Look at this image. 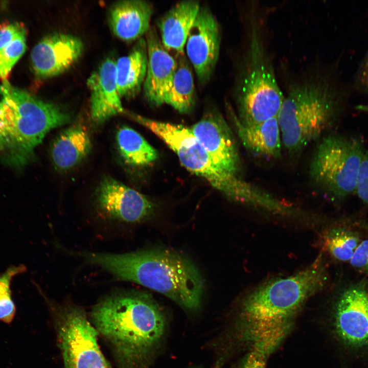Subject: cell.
Masks as SVG:
<instances>
[{"label":"cell","instance_id":"1","mask_svg":"<svg viewBox=\"0 0 368 368\" xmlns=\"http://www.w3.org/2000/svg\"><path fill=\"white\" fill-rule=\"evenodd\" d=\"M323 254L289 276L269 280L250 292L241 304L237 337L270 354L289 331L294 317L311 296L327 284Z\"/></svg>","mask_w":368,"mask_h":368},{"label":"cell","instance_id":"2","mask_svg":"<svg viewBox=\"0 0 368 368\" xmlns=\"http://www.w3.org/2000/svg\"><path fill=\"white\" fill-rule=\"evenodd\" d=\"M89 319L110 347L119 368H149L166 332L163 311L141 291L106 296L93 308Z\"/></svg>","mask_w":368,"mask_h":368},{"label":"cell","instance_id":"3","mask_svg":"<svg viewBox=\"0 0 368 368\" xmlns=\"http://www.w3.org/2000/svg\"><path fill=\"white\" fill-rule=\"evenodd\" d=\"M120 280L160 293L191 311L200 308L203 282L194 264L173 250L149 249L124 254L74 252Z\"/></svg>","mask_w":368,"mask_h":368},{"label":"cell","instance_id":"4","mask_svg":"<svg viewBox=\"0 0 368 368\" xmlns=\"http://www.w3.org/2000/svg\"><path fill=\"white\" fill-rule=\"evenodd\" d=\"M247 8L236 100L238 120L252 126L277 117L284 94L270 49L266 11L255 1H250Z\"/></svg>","mask_w":368,"mask_h":368},{"label":"cell","instance_id":"5","mask_svg":"<svg viewBox=\"0 0 368 368\" xmlns=\"http://www.w3.org/2000/svg\"><path fill=\"white\" fill-rule=\"evenodd\" d=\"M278 115L282 146L295 153L318 139L331 123L338 93L331 76L313 63L289 82Z\"/></svg>","mask_w":368,"mask_h":368},{"label":"cell","instance_id":"6","mask_svg":"<svg viewBox=\"0 0 368 368\" xmlns=\"http://www.w3.org/2000/svg\"><path fill=\"white\" fill-rule=\"evenodd\" d=\"M72 115L7 81L0 84V130L25 163L52 129L69 123Z\"/></svg>","mask_w":368,"mask_h":368},{"label":"cell","instance_id":"7","mask_svg":"<svg viewBox=\"0 0 368 368\" xmlns=\"http://www.w3.org/2000/svg\"><path fill=\"white\" fill-rule=\"evenodd\" d=\"M128 116L162 140L189 171L205 179L212 187L235 201L253 207L262 197L260 188L218 167L190 128L151 120L126 111Z\"/></svg>","mask_w":368,"mask_h":368},{"label":"cell","instance_id":"8","mask_svg":"<svg viewBox=\"0 0 368 368\" xmlns=\"http://www.w3.org/2000/svg\"><path fill=\"white\" fill-rule=\"evenodd\" d=\"M364 152L356 139L335 134L324 136L311 157L309 169L311 180L335 198L353 194Z\"/></svg>","mask_w":368,"mask_h":368},{"label":"cell","instance_id":"9","mask_svg":"<svg viewBox=\"0 0 368 368\" xmlns=\"http://www.w3.org/2000/svg\"><path fill=\"white\" fill-rule=\"evenodd\" d=\"M64 368H112L98 343V334L84 310L71 302L45 297Z\"/></svg>","mask_w":368,"mask_h":368},{"label":"cell","instance_id":"10","mask_svg":"<svg viewBox=\"0 0 368 368\" xmlns=\"http://www.w3.org/2000/svg\"><path fill=\"white\" fill-rule=\"evenodd\" d=\"M332 309L335 335L348 349H368V278L363 277L343 286Z\"/></svg>","mask_w":368,"mask_h":368},{"label":"cell","instance_id":"11","mask_svg":"<svg viewBox=\"0 0 368 368\" xmlns=\"http://www.w3.org/2000/svg\"><path fill=\"white\" fill-rule=\"evenodd\" d=\"M221 43L219 24L208 9L200 7L188 34L186 44L187 57L199 82L210 80L217 62Z\"/></svg>","mask_w":368,"mask_h":368},{"label":"cell","instance_id":"12","mask_svg":"<svg viewBox=\"0 0 368 368\" xmlns=\"http://www.w3.org/2000/svg\"><path fill=\"white\" fill-rule=\"evenodd\" d=\"M190 129L213 162L220 168L239 176L241 162L233 133L218 112L205 114Z\"/></svg>","mask_w":368,"mask_h":368},{"label":"cell","instance_id":"13","mask_svg":"<svg viewBox=\"0 0 368 368\" xmlns=\"http://www.w3.org/2000/svg\"><path fill=\"white\" fill-rule=\"evenodd\" d=\"M84 50L81 40L60 32L50 34L33 48L31 62L35 75L41 79L58 76L71 68Z\"/></svg>","mask_w":368,"mask_h":368},{"label":"cell","instance_id":"14","mask_svg":"<svg viewBox=\"0 0 368 368\" xmlns=\"http://www.w3.org/2000/svg\"><path fill=\"white\" fill-rule=\"evenodd\" d=\"M100 210L110 219L136 223L152 213L153 204L138 191L111 178L100 183L97 191Z\"/></svg>","mask_w":368,"mask_h":368},{"label":"cell","instance_id":"15","mask_svg":"<svg viewBox=\"0 0 368 368\" xmlns=\"http://www.w3.org/2000/svg\"><path fill=\"white\" fill-rule=\"evenodd\" d=\"M147 67L143 89L148 101L155 106L164 104L177 68L176 58L164 47L159 35L150 26L146 34Z\"/></svg>","mask_w":368,"mask_h":368},{"label":"cell","instance_id":"16","mask_svg":"<svg viewBox=\"0 0 368 368\" xmlns=\"http://www.w3.org/2000/svg\"><path fill=\"white\" fill-rule=\"evenodd\" d=\"M90 90V111L93 121L101 125L110 118L123 114L124 109L117 91L116 61L104 60L87 81Z\"/></svg>","mask_w":368,"mask_h":368},{"label":"cell","instance_id":"17","mask_svg":"<svg viewBox=\"0 0 368 368\" xmlns=\"http://www.w3.org/2000/svg\"><path fill=\"white\" fill-rule=\"evenodd\" d=\"M153 12L152 5L147 1H120L111 6L108 22L116 37L126 41L135 40L148 31Z\"/></svg>","mask_w":368,"mask_h":368},{"label":"cell","instance_id":"18","mask_svg":"<svg viewBox=\"0 0 368 368\" xmlns=\"http://www.w3.org/2000/svg\"><path fill=\"white\" fill-rule=\"evenodd\" d=\"M200 8L198 1H183L172 7L157 22L165 48L175 55L185 54L188 34Z\"/></svg>","mask_w":368,"mask_h":368},{"label":"cell","instance_id":"19","mask_svg":"<svg viewBox=\"0 0 368 368\" xmlns=\"http://www.w3.org/2000/svg\"><path fill=\"white\" fill-rule=\"evenodd\" d=\"M367 225L348 219L328 227L320 236L323 250L336 261L349 263L357 247L368 234Z\"/></svg>","mask_w":368,"mask_h":368},{"label":"cell","instance_id":"20","mask_svg":"<svg viewBox=\"0 0 368 368\" xmlns=\"http://www.w3.org/2000/svg\"><path fill=\"white\" fill-rule=\"evenodd\" d=\"M236 131L244 147L251 153L266 158L281 155L282 143L277 117L252 126H245L234 111L230 113Z\"/></svg>","mask_w":368,"mask_h":368},{"label":"cell","instance_id":"21","mask_svg":"<svg viewBox=\"0 0 368 368\" xmlns=\"http://www.w3.org/2000/svg\"><path fill=\"white\" fill-rule=\"evenodd\" d=\"M147 59L146 41L142 37L127 55L116 61L117 88L121 98H133L139 94L145 79Z\"/></svg>","mask_w":368,"mask_h":368},{"label":"cell","instance_id":"22","mask_svg":"<svg viewBox=\"0 0 368 368\" xmlns=\"http://www.w3.org/2000/svg\"><path fill=\"white\" fill-rule=\"evenodd\" d=\"M91 148V140L85 128L74 124L63 130L55 139L51 157L58 169L67 170L84 159Z\"/></svg>","mask_w":368,"mask_h":368},{"label":"cell","instance_id":"23","mask_svg":"<svg viewBox=\"0 0 368 368\" xmlns=\"http://www.w3.org/2000/svg\"><path fill=\"white\" fill-rule=\"evenodd\" d=\"M176 70L167 92L164 103L180 113L190 112L195 103L194 81L190 62L185 54L175 55Z\"/></svg>","mask_w":368,"mask_h":368},{"label":"cell","instance_id":"24","mask_svg":"<svg viewBox=\"0 0 368 368\" xmlns=\"http://www.w3.org/2000/svg\"><path fill=\"white\" fill-rule=\"evenodd\" d=\"M27 31L18 22L0 25V79L7 81L11 72L27 48Z\"/></svg>","mask_w":368,"mask_h":368},{"label":"cell","instance_id":"25","mask_svg":"<svg viewBox=\"0 0 368 368\" xmlns=\"http://www.w3.org/2000/svg\"><path fill=\"white\" fill-rule=\"evenodd\" d=\"M116 141L120 156L130 166H146L158 157L156 150L140 134L128 126L119 129Z\"/></svg>","mask_w":368,"mask_h":368},{"label":"cell","instance_id":"26","mask_svg":"<svg viewBox=\"0 0 368 368\" xmlns=\"http://www.w3.org/2000/svg\"><path fill=\"white\" fill-rule=\"evenodd\" d=\"M25 270L24 265L11 266L0 275V321L4 323H11L16 313L11 295V282L14 277Z\"/></svg>","mask_w":368,"mask_h":368},{"label":"cell","instance_id":"27","mask_svg":"<svg viewBox=\"0 0 368 368\" xmlns=\"http://www.w3.org/2000/svg\"><path fill=\"white\" fill-rule=\"evenodd\" d=\"M349 263L356 271L368 278V234L359 244Z\"/></svg>","mask_w":368,"mask_h":368},{"label":"cell","instance_id":"28","mask_svg":"<svg viewBox=\"0 0 368 368\" xmlns=\"http://www.w3.org/2000/svg\"><path fill=\"white\" fill-rule=\"evenodd\" d=\"M356 193L368 205V151H364L361 163Z\"/></svg>","mask_w":368,"mask_h":368},{"label":"cell","instance_id":"29","mask_svg":"<svg viewBox=\"0 0 368 368\" xmlns=\"http://www.w3.org/2000/svg\"><path fill=\"white\" fill-rule=\"evenodd\" d=\"M268 354L264 350L254 347L246 356L239 368H266Z\"/></svg>","mask_w":368,"mask_h":368},{"label":"cell","instance_id":"30","mask_svg":"<svg viewBox=\"0 0 368 368\" xmlns=\"http://www.w3.org/2000/svg\"><path fill=\"white\" fill-rule=\"evenodd\" d=\"M0 154L12 163L24 164L23 159L16 150L0 130Z\"/></svg>","mask_w":368,"mask_h":368},{"label":"cell","instance_id":"31","mask_svg":"<svg viewBox=\"0 0 368 368\" xmlns=\"http://www.w3.org/2000/svg\"><path fill=\"white\" fill-rule=\"evenodd\" d=\"M359 79L361 83L368 90V54L360 66Z\"/></svg>","mask_w":368,"mask_h":368},{"label":"cell","instance_id":"32","mask_svg":"<svg viewBox=\"0 0 368 368\" xmlns=\"http://www.w3.org/2000/svg\"><path fill=\"white\" fill-rule=\"evenodd\" d=\"M357 108L368 114V104L360 105L357 107Z\"/></svg>","mask_w":368,"mask_h":368}]
</instances>
